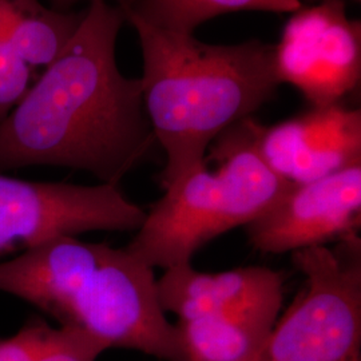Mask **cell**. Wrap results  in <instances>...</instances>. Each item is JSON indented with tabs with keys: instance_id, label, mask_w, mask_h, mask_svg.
<instances>
[{
	"instance_id": "1",
	"label": "cell",
	"mask_w": 361,
	"mask_h": 361,
	"mask_svg": "<svg viewBox=\"0 0 361 361\" xmlns=\"http://www.w3.org/2000/svg\"><path fill=\"white\" fill-rule=\"evenodd\" d=\"M125 13L95 0L75 35L0 122V171L52 165L119 185L155 138L141 79L123 77L116 44Z\"/></svg>"
},
{
	"instance_id": "2",
	"label": "cell",
	"mask_w": 361,
	"mask_h": 361,
	"mask_svg": "<svg viewBox=\"0 0 361 361\" xmlns=\"http://www.w3.org/2000/svg\"><path fill=\"white\" fill-rule=\"evenodd\" d=\"M125 16L142 50L143 104L155 142L166 154L161 176L165 188L205 164L217 137L274 95L280 86L274 44H210L137 13Z\"/></svg>"
},
{
	"instance_id": "3",
	"label": "cell",
	"mask_w": 361,
	"mask_h": 361,
	"mask_svg": "<svg viewBox=\"0 0 361 361\" xmlns=\"http://www.w3.org/2000/svg\"><path fill=\"white\" fill-rule=\"evenodd\" d=\"M10 293L102 341L165 361H186L158 298L154 271L126 247L62 235L0 262Z\"/></svg>"
},
{
	"instance_id": "4",
	"label": "cell",
	"mask_w": 361,
	"mask_h": 361,
	"mask_svg": "<svg viewBox=\"0 0 361 361\" xmlns=\"http://www.w3.org/2000/svg\"><path fill=\"white\" fill-rule=\"evenodd\" d=\"M262 125L252 116L212 143V158L165 186L126 249L150 268L190 264L202 247L234 228L246 226L280 198L290 182L271 170L259 152Z\"/></svg>"
},
{
	"instance_id": "5",
	"label": "cell",
	"mask_w": 361,
	"mask_h": 361,
	"mask_svg": "<svg viewBox=\"0 0 361 361\" xmlns=\"http://www.w3.org/2000/svg\"><path fill=\"white\" fill-rule=\"evenodd\" d=\"M305 285L249 361H361V243L293 253Z\"/></svg>"
},
{
	"instance_id": "6",
	"label": "cell",
	"mask_w": 361,
	"mask_h": 361,
	"mask_svg": "<svg viewBox=\"0 0 361 361\" xmlns=\"http://www.w3.org/2000/svg\"><path fill=\"white\" fill-rule=\"evenodd\" d=\"M145 216L119 185L86 186L0 174V258L62 235L137 232Z\"/></svg>"
},
{
	"instance_id": "7",
	"label": "cell",
	"mask_w": 361,
	"mask_h": 361,
	"mask_svg": "<svg viewBox=\"0 0 361 361\" xmlns=\"http://www.w3.org/2000/svg\"><path fill=\"white\" fill-rule=\"evenodd\" d=\"M280 85L289 83L312 107L340 104L361 75L360 22L350 19L345 0L302 4L274 44Z\"/></svg>"
},
{
	"instance_id": "8",
	"label": "cell",
	"mask_w": 361,
	"mask_h": 361,
	"mask_svg": "<svg viewBox=\"0 0 361 361\" xmlns=\"http://www.w3.org/2000/svg\"><path fill=\"white\" fill-rule=\"evenodd\" d=\"M360 222L361 164H355L320 180L290 183L245 228L256 250L280 255L356 235Z\"/></svg>"
},
{
	"instance_id": "9",
	"label": "cell",
	"mask_w": 361,
	"mask_h": 361,
	"mask_svg": "<svg viewBox=\"0 0 361 361\" xmlns=\"http://www.w3.org/2000/svg\"><path fill=\"white\" fill-rule=\"evenodd\" d=\"M258 146L267 164L285 180H320L361 164L360 110L340 104L312 107L301 116L262 126Z\"/></svg>"
},
{
	"instance_id": "10",
	"label": "cell",
	"mask_w": 361,
	"mask_h": 361,
	"mask_svg": "<svg viewBox=\"0 0 361 361\" xmlns=\"http://www.w3.org/2000/svg\"><path fill=\"white\" fill-rule=\"evenodd\" d=\"M283 284L279 271L264 267L205 273L194 269L190 262L166 269L157 280V290L165 313H174L183 322L243 312L279 316Z\"/></svg>"
},
{
	"instance_id": "11",
	"label": "cell",
	"mask_w": 361,
	"mask_h": 361,
	"mask_svg": "<svg viewBox=\"0 0 361 361\" xmlns=\"http://www.w3.org/2000/svg\"><path fill=\"white\" fill-rule=\"evenodd\" d=\"M85 11H59L39 0H0V39L10 42L35 71L44 70L75 35Z\"/></svg>"
},
{
	"instance_id": "12",
	"label": "cell",
	"mask_w": 361,
	"mask_h": 361,
	"mask_svg": "<svg viewBox=\"0 0 361 361\" xmlns=\"http://www.w3.org/2000/svg\"><path fill=\"white\" fill-rule=\"evenodd\" d=\"M277 316L267 313L210 314L176 324L186 361L252 360Z\"/></svg>"
},
{
	"instance_id": "13",
	"label": "cell",
	"mask_w": 361,
	"mask_h": 361,
	"mask_svg": "<svg viewBox=\"0 0 361 361\" xmlns=\"http://www.w3.org/2000/svg\"><path fill=\"white\" fill-rule=\"evenodd\" d=\"M85 331L31 317L11 337L0 338V361H97L107 350Z\"/></svg>"
},
{
	"instance_id": "14",
	"label": "cell",
	"mask_w": 361,
	"mask_h": 361,
	"mask_svg": "<svg viewBox=\"0 0 361 361\" xmlns=\"http://www.w3.org/2000/svg\"><path fill=\"white\" fill-rule=\"evenodd\" d=\"M302 4L301 0H140L126 13H137L155 26L193 34L200 25L222 13H295Z\"/></svg>"
},
{
	"instance_id": "15",
	"label": "cell",
	"mask_w": 361,
	"mask_h": 361,
	"mask_svg": "<svg viewBox=\"0 0 361 361\" xmlns=\"http://www.w3.org/2000/svg\"><path fill=\"white\" fill-rule=\"evenodd\" d=\"M37 73L10 42L0 39V122L35 83Z\"/></svg>"
},
{
	"instance_id": "16",
	"label": "cell",
	"mask_w": 361,
	"mask_h": 361,
	"mask_svg": "<svg viewBox=\"0 0 361 361\" xmlns=\"http://www.w3.org/2000/svg\"><path fill=\"white\" fill-rule=\"evenodd\" d=\"M80 1H89V4H90L95 0H51L55 10H59V11H68L74 4L80 3ZM106 1H109V0H106ZM138 1L140 0H113V4L118 6L123 13H126L131 8H134L138 4Z\"/></svg>"
}]
</instances>
